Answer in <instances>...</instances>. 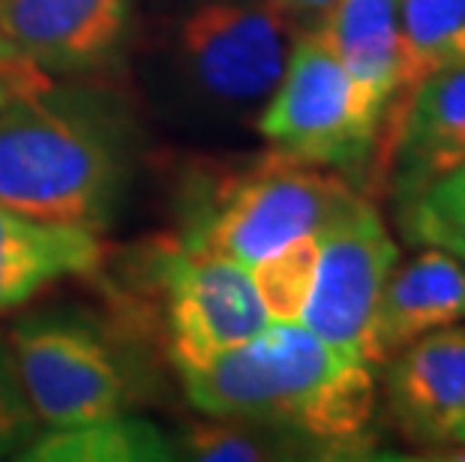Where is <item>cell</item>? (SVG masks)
<instances>
[{"instance_id": "6da1fadb", "label": "cell", "mask_w": 465, "mask_h": 462, "mask_svg": "<svg viewBox=\"0 0 465 462\" xmlns=\"http://www.w3.org/2000/svg\"><path fill=\"white\" fill-rule=\"evenodd\" d=\"M138 160L133 105L94 78H54L0 108V204L18 213L103 229Z\"/></svg>"}, {"instance_id": "7a4b0ae2", "label": "cell", "mask_w": 465, "mask_h": 462, "mask_svg": "<svg viewBox=\"0 0 465 462\" xmlns=\"http://www.w3.org/2000/svg\"><path fill=\"white\" fill-rule=\"evenodd\" d=\"M174 372L199 415L282 429L315 457L370 447L379 402L372 367L340 355L301 321H271L243 346Z\"/></svg>"}, {"instance_id": "3957f363", "label": "cell", "mask_w": 465, "mask_h": 462, "mask_svg": "<svg viewBox=\"0 0 465 462\" xmlns=\"http://www.w3.org/2000/svg\"><path fill=\"white\" fill-rule=\"evenodd\" d=\"M363 195L345 174L273 153L243 172L195 183L183 238L243 268L322 231Z\"/></svg>"}, {"instance_id": "277c9868", "label": "cell", "mask_w": 465, "mask_h": 462, "mask_svg": "<svg viewBox=\"0 0 465 462\" xmlns=\"http://www.w3.org/2000/svg\"><path fill=\"white\" fill-rule=\"evenodd\" d=\"M4 346L43 429L78 427L130 411L142 385L117 333L78 312H34Z\"/></svg>"}, {"instance_id": "5b68a950", "label": "cell", "mask_w": 465, "mask_h": 462, "mask_svg": "<svg viewBox=\"0 0 465 462\" xmlns=\"http://www.w3.org/2000/svg\"><path fill=\"white\" fill-rule=\"evenodd\" d=\"M172 367L225 355L271 324L250 268L223 259L183 234H165L135 255Z\"/></svg>"}, {"instance_id": "8992f818", "label": "cell", "mask_w": 465, "mask_h": 462, "mask_svg": "<svg viewBox=\"0 0 465 462\" xmlns=\"http://www.w3.org/2000/svg\"><path fill=\"white\" fill-rule=\"evenodd\" d=\"M259 133L273 153L340 172L351 183L370 178L381 135L319 27L298 31L280 84L262 105Z\"/></svg>"}, {"instance_id": "52a82bcc", "label": "cell", "mask_w": 465, "mask_h": 462, "mask_svg": "<svg viewBox=\"0 0 465 462\" xmlns=\"http://www.w3.org/2000/svg\"><path fill=\"white\" fill-rule=\"evenodd\" d=\"M298 27L273 0H207L183 18L177 64L207 103L264 105L289 64Z\"/></svg>"}, {"instance_id": "ba28073f", "label": "cell", "mask_w": 465, "mask_h": 462, "mask_svg": "<svg viewBox=\"0 0 465 462\" xmlns=\"http://www.w3.org/2000/svg\"><path fill=\"white\" fill-rule=\"evenodd\" d=\"M397 261V241L363 192L319 231V264L301 324L340 355L375 367V310Z\"/></svg>"}, {"instance_id": "9c48e42d", "label": "cell", "mask_w": 465, "mask_h": 462, "mask_svg": "<svg viewBox=\"0 0 465 462\" xmlns=\"http://www.w3.org/2000/svg\"><path fill=\"white\" fill-rule=\"evenodd\" d=\"M465 162V66L427 75L384 114L363 192L409 199Z\"/></svg>"}, {"instance_id": "30bf717a", "label": "cell", "mask_w": 465, "mask_h": 462, "mask_svg": "<svg viewBox=\"0 0 465 462\" xmlns=\"http://www.w3.org/2000/svg\"><path fill=\"white\" fill-rule=\"evenodd\" d=\"M133 18L135 0H0V34L48 78L117 70Z\"/></svg>"}, {"instance_id": "8fae6325", "label": "cell", "mask_w": 465, "mask_h": 462, "mask_svg": "<svg viewBox=\"0 0 465 462\" xmlns=\"http://www.w3.org/2000/svg\"><path fill=\"white\" fill-rule=\"evenodd\" d=\"M381 367L393 429L414 447H450L465 429V324L423 333Z\"/></svg>"}, {"instance_id": "7c38bea8", "label": "cell", "mask_w": 465, "mask_h": 462, "mask_svg": "<svg viewBox=\"0 0 465 462\" xmlns=\"http://www.w3.org/2000/svg\"><path fill=\"white\" fill-rule=\"evenodd\" d=\"M105 261L100 229L36 220L0 204V312L25 307L54 282L94 277Z\"/></svg>"}, {"instance_id": "4fadbf2b", "label": "cell", "mask_w": 465, "mask_h": 462, "mask_svg": "<svg viewBox=\"0 0 465 462\" xmlns=\"http://www.w3.org/2000/svg\"><path fill=\"white\" fill-rule=\"evenodd\" d=\"M465 321V268L453 255L423 247L414 259L397 261L384 282L372 324V360L402 351L423 333Z\"/></svg>"}, {"instance_id": "5bb4252c", "label": "cell", "mask_w": 465, "mask_h": 462, "mask_svg": "<svg viewBox=\"0 0 465 462\" xmlns=\"http://www.w3.org/2000/svg\"><path fill=\"white\" fill-rule=\"evenodd\" d=\"M319 31L349 73L372 123L400 91V0H336Z\"/></svg>"}, {"instance_id": "9a60e30c", "label": "cell", "mask_w": 465, "mask_h": 462, "mask_svg": "<svg viewBox=\"0 0 465 462\" xmlns=\"http://www.w3.org/2000/svg\"><path fill=\"white\" fill-rule=\"evenodd\" d=\"M174 445L151 420L121 415L87 420L78 427L39 429L18 459L25 462H163L177 459Z\"/></svg>"}, {"instance_id": "2e32d148", "label": "cell", "mask_w": 465, "mask_h": 462, "mask_svg": "<svg viewBox=\"0 0 465 462\" xmlns=\"http://www.w3.org/2000/svg\"><path fill=\"white\" fill-rule=\"evenodd\" d=\"M453 66H465V0H400V91L393 103L427 75Z\"/></svg>"}, {"instance_id": "e0dca14e", "label": "cell", "mask_w": 465, "mask_h": 462, "mask_svg": "<svg viewBox=\"0 0 465 462\" xmlns=\"http://www.w3.org/2000/svg\"><path fill=\"white\" fill-rule=\"evenodd\" d=\"M393 208L411 247H435L465 268V162L409 199L393 202Z\"/></svg>"}, {"instance_id": "ac0fdd59", "label": "cell", "mask_w": 465, "mask_h": 462, "mask_svg": "<svg viewBox=\"0 0 465 462\" xmlns=\"http://www.w3.org/2000/svg\"><path fill=\"white\" fill-rule=\"evenodd\" d=\"M177 450H183V457L204 459V462H259V459L315 457V450L306 441L294 438L282 429L252 424V420L207 418V415L199 424H190Z\"/></svg>"}, {"instance_id": "d6986e66", "label": "cell", "mask_w": 465, "mask_h": 462, "mask_svg": "<svg viewBox=\"0 0 465 462\" xmlns=\"http://www.w3.org/2000/svg\"><path fill=\"white\" fill-rule=\"evenodd\" d=\"M315 264H319V231L294 238L252 264L250 273L255 291L271 321H301L312 289Z\"/></svg>"}, {"instance_id": "ffe728a7", "label": "cell", "mask_w": 465, "mask_h": 462, "mask_svg": "<svg viewBox=\"0 0 465 462\" xmlns=\"http://www.w3.org/2000/svg\"><path fill=\"white\" fill-rule=\"evenodd\" d=\"M39 418L27 402L22 381H18L9 351L0 339V459L22 457L27 445L39 436Z\"/></svg>"}, {"instance_id": "44dd1931", "label": "cell", "mask_w": 465, "mask_h": 462, "mask_svg": "<svg viewBox=\"0 0 465 462\" xmlns=\"http://www.w3.org/2000/svg\"><path fill=\"white\" fill-rule=\"evenodd\" d=\"M48 82H54V78L39 73L36 66L27 61L25 54H18L4 39V34H0V108L18 100V96L39 91V87H45Z\"/></svg>"}, {"instance_id": "7402d4cb", "label": "cell", "mask_w": 465, "mask_h": 462, "mask_svg": "<svg viewBox=\"0 0 465 462\" xmlns=\"http://www.w3.org/2000/svg\"><path fill=\"white\" fill-rule=\"evenodd\" d=\"M273 4L292 18L298 31H310V27H319L324 22L336 0H273Z\"/></svg>"}, {"instance_id": "603a6c76", "label": "cell", "mask_w": 465, "mask_h": 462, "mask_svg": "<svg viewBox=\"0 0 465 462\" xmlns=\"http://www.w3.org/2000/svg\"><path fill=\"white\" fill-rule=\"evenodd\" d=\"M453 450H439V454H430V459H453V462H465V441L460 445H450Z\"/></svg>"}, {"instance_id": "cb8c5ba5", "label": "cell", "mask_w": 465, "mask_h": 462, "mask_svg": "<svg viewBox=\"0 0 465 462\" xmlns=\"http://www.w3.org/2000/svg\"><path fill=\"white\" fill-rule=\"evenodd\" d=\"M460 441H465V429L460 432V438H457V441H453V445H460Z\"/></svg>"}]
</instances>
